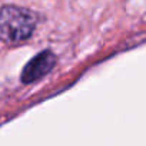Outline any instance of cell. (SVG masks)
<instances>
[{
  "instance_id": "obj_1",
  "label": "cell",
  "mask_w": 146,
  "mask_h": 146,
  "mask_svg": "<svg viewBox=\"0 0 146 146\" xmlns=\"http://www.w3.org/2000/svg\"><path fill=\"white\" fill-rule=\"evenodd\" d=\"M36 25L37 16L32 10L6 5L0 9V42H25L33 35Z\"/></svg>"
},
{
  "instance_id": "obj_2",
  "label": "cell",
  "mask_w": 146,
  "mask_h": 146,
  "mask_svg": "<svg viewBox=\"0 0 146 146\" xmlns=\"http://www.w3.org/2000/svg\"><path fill=\"white\" fill-rule=\"evenodd\" d=\"M56 63V56L50 50H43L39 54H36L23 69L22 72V82L23 83H32L39 79H42L44 75L53 69Z\"/></svg>"
}]
</instances>
